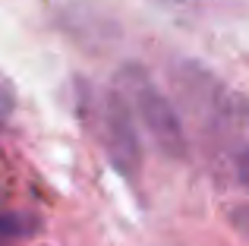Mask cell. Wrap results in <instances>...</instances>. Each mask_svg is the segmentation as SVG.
I'll return each instance as SVG.
<instances>
[{
    "label": "cell",
    "instance_id": "8",
    "mask_svg": "<svg viewBox=\"0 0 249 246\" xmlns=\"http://www.w3.org/2000/svg\"><path fill=\"white\" fill-rule=\"evenodd\" d=\"M231 224L249 240V205H233L231 209Z\"/></svg>",
    "mask_w": 249,
    "mask_h": 246
},
{
    "label": "cell",
    "instance_id": "3",
    "mask_svg": "<svg viewBox=\"0 0 249 246\" xmlns=\"http://www.w3.org/2000/svg\"><path fill=\"white\" fill-rule=\"evenodd\" d=\"M174 88L186 111L196 117L214 123V126H246L240 120H249V105L240 95H233L212 70H205L196 60H180L174 67Z\"/></svg>",
    "mask_w": 249,
    "mask_h": 246
},
{
    "label": "cell",
    "instance_id": "1",
    "mask_svg": "<svg viewBox=\"0 0 249 246\" xmlns=\"http://www.w3.org/2000/svg\"><path fill=\"white\" fill-rule=\"evenodd\" d=\"M117 88L129 101L133 114L145 126V133L152 136L158 152L170 161H186L189 158V139H186V129H183L180 111L164 95V88L155 82V76L148 73L145 63H139V60L120 63V70H117Z\"/></svg>",
    "mask_w": 249,
    "mask_h": 246
},
{
    "label": "cell",
    "instance_id": "2",
    "mask_svg": "<svg viewBox=\"0 0 249 246\" xmlns=\"http://www.w3.org/2000/svg\"><path fill=\"white\" fill-rule=\"evenodd\" d=\"M76 88L82 92V117L98 120V136L107 161L123 180H139L142 174V139L136 129V114L129 101L123 98L120 88H107V92H95V111L85 95V79H76Z\"/></svg>",
    "mask_w": 249,
    "mask_h": 246
},
{
    "label": "cell",
    "instance_id": "6",
    "mask_svg": "<svg viewBox=\"0 0 249 246\" xmlns=\"http://www.w3.org/2000/svg\"><path fill=\"white\" fill-rule=\"evenodd\" d=\"M13 111H16V88H13V82L0 73V120H10Z\"/></svg>",
    "mask_w": 249,
    "mask_h": 246
},
{
    "label": "cell",
    "instance_id": "5",
    "mask_svg": "<svg viewBox=\"0 0 249 246\" xmlns=\"http://www.w3.org/2000/svg\"><path fill=\"white\" fill-rule=\"evenodd\" d=\"M41 230V218L25 211H0V237L6 240H29Z\"/></svg>",
    "mask_w": 249,
    "mask_h": 246
},
{
    "label": "cell",
    "instance_id": "4",
    "mask_svg": "<svg viewBox=\"0 0 249 246\" xmlns=\"http://www.w3.org/2000/svg\"><path fill=\"white\" fill-rule=\"evenodd\" d=\"M51 25H54L67 41H73L76 48L89 51V54L110 51L114 44L123 41L120 19L110 10L91 3V0H70V3H60L51 13Z\"/></svg>",
    "mask_w": 249,
    "mask_h": 246
},
{
    "label": "cell",
    "instance_id": "7",
    "mask_svg": "<svg viewBox=\"0 0 249 246\" xmlns=\"http://www.w3.org/2000/svg\"><path fill=\"white\" fill-rule=\"evenodd\" d=\"M233 171H237L240 186H246V190H249V145H243L237 155H233Z\"/></svg>",
    "mask_w": 249,
    "mask_h": 246
},
{
    "label": "cell",
    "instance_id": "9",
    "mask_svg": "<svg viewBox=\"0 0 249 246\" xmlns=\"http://www.w3.org/2000/svg\"><path fill=\"white\" fill-rule=\"evenodd\" d=\"M164 3H170V0H164Z\"/></svg>",
    "mask_w": 249,
    "mask_h": 246
}]
</instances>
